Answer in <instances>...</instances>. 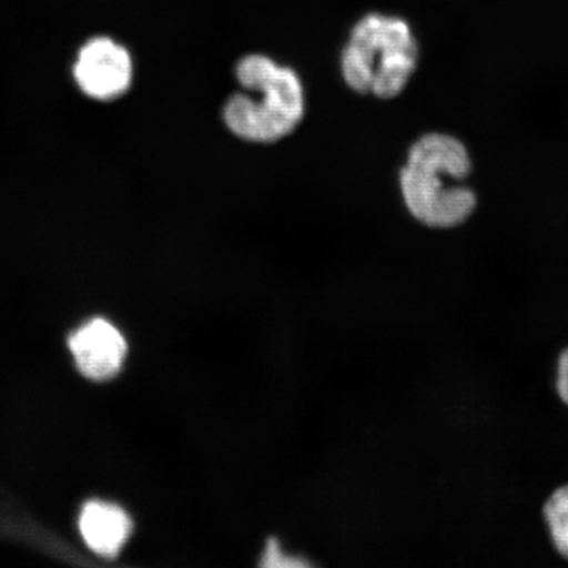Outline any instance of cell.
Here are the masks:
<instances>
[{
    "label": "cell",
    "instance_id": "1",
    "mask_svg": "<svg viewBox=\"0 0 568 568\" xmlns=\"http://www.w3.org/2000/svg\"><path fill=\"white\" fill-rule=\"evenodd\" d=\"M473 172L468 149L456 136L430 132L409 148L400 170V193L412 217L432 230L465 224L478 207L464 182Z\"/></svg>",
    "mask_w": 568,
    "mask_h": 568
},
{
    "label": "cell",
    "instance_id": "2",
    "mask_svg": "<svg viewBox=\"0 0 568 568\" xmlns=\"http://www.w3.org/2000/svg\"><path fill=\"white\" fill-rule=\"evenodd\" d=\"M241 91L223 106V122L240 140L274 144L294 133L305 115L300 74L268 55L246 54L234 68Z\"/></svg>",
    "mask_w": 568,
    "mask_h": 568
},
{
    "label": "cell",
    "instance_id": "3",
    "mask_svg": "<svg viewBox=\"0 0 568 568\" xmlns=\"http://www.w3.org/2000/svg\"><path fill=\"white\" fill-rule=\"evenodd\" d=\"M420 61L414 31L399 17L368 13L354 26L341 53V75L361 95L399 97Z\"/></svg>",
    "mask_w": 568,
    "mask_h": 568
},
{
    "label": "cell",
    "instance_id": "4",
    "mask_svg": "<svg viewBox=\"0 0 568 568\" xmlns=\"http://www.w3.org/2000/svg\"><path fill=\"white\" fill-rule=\"evenodd\" d=\"M74 77L84 94L98 101H111L123 95L131 87L132 57L116 41L109 38L92 39L78 54Z\"/></svg>",
    "mask_w": 568,
    "mask_h": 568
},
{
    "label": "cell",
    "instance_id": "5",
    "mask_svg": "<svg viewBox=\"0 0 568 568\" xmlns=\"http://www.w3.org/2000/svg\"><path fill=\"white\" fill-rule=\"evenodd\" d=\"M80 372L90 379L103 381L122 367L126 344L115 326L103 318L91 320L69 338Z\"/></svg>",
    "mask_w": 568,
    "mask_h": 568
},
{
    "label": "cell",
    "instance_id": "6",
    "mask_svg": "<svg viewBox=\"0 0 568 568\" xmlns=\"http://www.w3.org/2000/svg\"><path fill=\"white\" fill-rule=\"evenodd\" d=\"M132 521L125 510L104 501H90L80 516L84 541L99 556L112 558L123 549L132 531Z\"/></svg>",
    "mask_w": 568,
    "mask_h": 568
},
{
    "label": "cell",
    "instance_id": "7",
    "mask_svg": "<svg viewBox=\"0 0 568 568\" xmlns=\"http://www.w3.org/2000/svg\"><path fill=\"white\" fill-rule=\"evenodd\" d=\"M544 515L554 546L560 556L568 559V485L550 496Z\"/></svg>",
    "mask_w": 568,
    "mask_h": 568
},
{
    "label": "cell",
    "instance_id": "8",
    "mask_svg": "<svg viewBox=\"0 0 568 568\" xmlns=\"http://www.w3.org/2000/svg\"><path fill=\"white\" fill-rule=\"evenodd\" d=\"M557 389L560 399L568 406V349L559 357Z\"/></svg>",
    "mask_w": 568,
    "mask_h": 568
}]
</instances>
